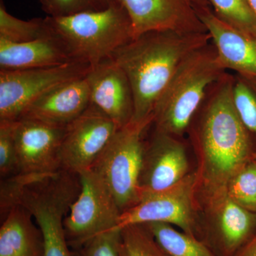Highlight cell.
I'll use <instances>...</instances> for the list:
<instances>
[{
	"label": "cell",
	"mask_w": 256,
	"mask_h": 256,
	"mask_svg": "<svg viewBox=\"0 0 256 256\" xmlns=\"http://www.w3.org/2000/svg\"><path fill=\"white\" fill-rule=\"evenodd\" d=\"M90 105L104 112L119 128L132 120L134 99L127 76L114 60H108L92 67L86 76Z\"/></svg>",
	"instance_id": "15"
},
{
	"label": "cell",
	"mask_w": 256,
	"mask_h": 256,
	"mask_svg": "<svg viewBox=\"0 0 256 256\" xmlns=\"http://www.w3.org/2000/svg\"><path fill=\"white\" fill-rule=\"evenodd\" d=\"M188 174L186 148L180 138L154 130L144 148L139 182L140 198L172 188Z\"/></svg>",
	"instance_id": "12"
},
{
	"label": "cell",
	"mask_w": 256,
	"mask_h": 256,
	"mask_svg": "<svg viewBox=\"0 0 256 256\" xmlns=\"http://www.w3.org/2000/svg\"><path fill=\"white\" fill-rule=\"evenodd\" d=\"M226 192L236 203L256 214V156L230 178Z\"/></svg>",
	"instance_id": "24"
},
{
	"label": "cell",
	"mask_w": 256,
	"mask_h": 256,
	"mask_svg": "<svg viewBox=\"0 0 256 256\" xmlns=\"http://www.w3.org/2000/svg\"><path fill=\"white\" fill-rule=\"evenodd\" d=\"M18 206L30 212L41 230L44 256H72L65 220L80 194L79 174L60 170L52 174L14 175Z\"/></svg>",
	"instance_id": "4"
},
{
	"label": "cell",
	"mask_w": 256,
	"mask_h": 256,
	"mask_svg": "<svg viewBox=\"0 0 256 256\" xmlns=\"http://www.w3.org/2000/svg\"><path fill=\"white\" fill-rule=\"evenodd\" d=\"M48 16H65L107 9L117 0H38Z\"/></svg>",
	"instance_id": "27"
},
{
	"label": "cell",
	"mask_w": 256,
	"mask_h": 256,
	"mask_svg": "<svg viewBox=\"0 0 256 256\" xmlns=\"http://www.w3.org/2000/svg\"><path fill=\"white\" fill-rule=\"evenodd\" d=\"M153 120L134 122L119 128L90 169L96 172L112 192L121 212L140 198V176L146 142L144 136Z\"/></svg>",
	"instance_id": "6"
},
{
	"label": "cell",
	"mask_w": 256,
	"mask_h": 256,
	"mask_svg": "<svg viewBox=\"0 0 256 256\" xmlns=\"http://www.w3.org/2000/svg\"><path fill=\"white\" fill-rule=\"evenodd\" d=\"M90 105V88L86 76L52 89L34 101L20 119L36 120L66 127Z\"/></svg>",
	"instance_id": "17"
},
{
	"label": "cell",
	"mask_w": 256,
	"mask_h": 256,
	"mask_svg": "<svg viewBox=\"0 0 256 256\" xmlns=\"http://www.w3.org/2000/svg\"><path fill=\"white\" fill-rule=\"evenodd\" d=\"M220 20L256 40V14L248 0H208Z\"/></svg>",
	"instance_id": "22"
},
{
	"label": "cell",
	"mask_w": 256,
	"mask_h": 256,
	"mask_svg": "<svg viewBox=\"0 0 256 256\" xmlns=\"http://www.w3.org/2000/svg\"><path fill=\"white\" fill-rule=\"evenodd\" d=\"M213 44L198 48L178 66L153 112L154 130L176 138L188 132L208 89L226 72Z\"/></svg>",
	"instance_id": "3"
},
{
	"label": "cell",
	"mask_w": 256,
	"mask_h": 256,
	"mask_svg": "<svg viewBox=\"0 0 256 256\" xmlns=\"http://www.w3.org/2000/svg\"><path fill=\"white\" fill-rule=\"evenodd\" d=\"M16 121H0V176L9 178L18 173L16 154Z\"/></svg>",
	"instance_id": "26"
},
{
	"label": "cell",
	"mask_w": 256,
	"mask_h": 256,
	"mask_svg": "<svg viewBox=\"0 0 256 256\" xmlns=\"http://www.w3.org/2000/svg\"><path fill=\"white\" fill-rule=\"evenodd\" d=\"M210 42L208 32L150 31L116 50L111 60L124 70L132 88L134 114L131 121L153 120L156 102L178 66Z\"/></svg>",
	"instance_id": "2"
},
{
	"label": "cell",
	"mask_w": 256,
	"mask_h": 256,
	"mask_svg": "<svg viewBox=\"0 0 256 256\" xmlns=\"http://www.w3.org/2000/svg\"><path fill=\"white\" fill-rule=\"evenodd\" d=\"M250 6H252V10H254V12L256 14V0H248Z\"/></svg>",
	"instance_id": "30"
},
{
	"label": "cell",
	"mask_w": 256,
	"mask_h": 256,
	"mask_svg": "<svg viewBox=\"0 0 256 256\" xmlns=\"http://www.w3.org/2000/svg\"><path fill=\"white\" fill-rule=\"evenodd\" d=\"M50 34L45 18L25 21L10 14L0 1V38L14 43L34 41Z\"/></svg>",
	"instance_id": "21"
},
{
	"label": "cell",
	"mask_w": 256,
	"mask_h": 256,
	"mask_svg": "<svg viewBox=\"0 0 256 256\" xmlns=\"http://www.w3.org/2000/svg\"><path fill=\"white\" fill-rule=\"evenodd\" d=\"M228 72L208 89L188 132L200 159L198 186L206 196L225 191L228 180L256 156L255 140L242 122Z\"/></svg>",
	"instance_id": "1"
},
{
	"label": "cell",
	"mask_w": 256,
	"mask_h": 256,
	"mask_svg": "<svg viewBox=\"0 0 256 256\" xmlns=\"http://www.w3.org/2000/svg\"><path fill=\"white\" fill-rule=\"evenodd\" d=\"M169 256H218L203 240L165 223L144 224Z\"/></svg>",
	"instance_id": "20"
},
{
	"label": "cell",
	"mask_w": 256,
	"mask_h": 256,
	"mask_svg": "<svg viewBox=\"0 0 256 256\" xmlns=\"http://www.w3.org/2000/svg\"><path fill=\"white\" fill-rule=\"evenodd\" d=\"M198 16L210 36L217 57L226 70L256 77V40L224 23L212 8L200 12Z\"/></svg>",
	"instance_id": "16"
},
{
	"label": "cell",
	"mask_w": 256,
	"mask_h": 256,
	"mask_svg": "<svg viewBox=\"0 0 256 256\" xmlns=\"http://www.w3.org/2000/svg\"><path fill=\"white\" fill-rule=\"evenodd\" d=\"M120 256H169L156 242L146 224L121 228Z\"/></svg>",
	"instance_id": "23"
},
{
	"label": "cell",
	"mask_w": 256,
	"mask_h": 256,
	"mask_svg": "<svg viewBox=\"0 0 256 256\" xmlns=\"http://www.w3.org/2000/svg\"><path fill=\"white\" fill-rule=\"evenodd\" d=\"M132 23L133 38L150 31L206 33L198 13L208 0H118Z\"/></svg>",
	"instance_id": "10"
},
{
	"label": "cell",
	"mask_w": 256,
	"mask_h": 256,
	"mask_svg": "<svg viewBox=\"0 0 256 256\" xmlns=\"http://www.w3.org/2000/svg\"><path fill=\"white\" fill-rule=\"evenodd\" d=\"M82 62L18 70H0V121H16L37 99L52 89L86 76L92 70Z\"/></svg>",
	"instance_id": "7"
},
{
	"label": "cell",
	"mask_w": 256,
	"mask_h": 256,
	"mask_svg": "<svg viewBox=\"0 0 256 256\" xmlns=\"http://www.w3.org/2000/svg\"><path fill=\"white\" fill-rule=\"evenodd\" d=\"M198 186L197 172L190 173L172 188L141 196L137 204L121 214L120 228L133 224L158 222L175 226L198 238L201 230L195 210V192Z\"/></svg>",
	"instance_id": "9"
},
{
	"label": "cell",
	"mask_w": 256,
	"mask_h": 256,
	"mask_svg": "<svg viewBox=\"0 0 256 256\" xmlns=\"http://www.w3.org/2000/svg\"><path fill=\"white\" fill-rule=\"evenodd\" d=\"M212 216L210 248L233 256L256 232V214L236 203L223 191L206 196Z\"/></svg>",
	"instance_id": "14"
},
{
	"label": "cell",
	"mask_w": 256,
	"mask_h": 256,
	"mask_svg": "<svg viewBox=\"0 0 256 256\" xmlns=\"http://www.w3.org/2000/svg\"><path fill=\"white\" fill-rule=\"evenodd\" d=\"M76 62L52 34L38 40L14 43L0 38V70L56 66Z\"/></svg>",
	"instance_id": "18"
},
{
	"label": "cell",
	"mask_w": 256,
	"mask_h": 256,
	"mask_svg": "<svg viewBox=\"0 0 256 256\" xmlns=\"http://www.w3.org/2000/svg\"><path fill=\"white\" fill-rule=\"evenodd\" d=\"M121 228L102 232L79 248V256H120Z\"/></svg>",
	"instance_id": "28"
},
{
	"label": "cell",
	"mask_w": 256,
	"mask_h": 256,
	"mask_svg": "<svg viewBox=\"0 0 256 256\" xmlns=\"http://www.w3.org/2000/svg\"><path fill=\"white\" fill-rule=\"evenodd\" d=\"M118 129L112 120L90 105L66 127L60 154L62 170L78 174L90 169Z\"/></svg>",
	"instance_id": "11"
},
{
	"label": "cell",
	"mask_w": 256,
	"mask_h": 256,
	"mask_svg": "<svg viewBox=\"0 0 256 256\" xmlns=\"http://www.w3.org/2000/svg\"><path fill=\"white\" fill-rule=\"evenodd\" d=\"M233 98L239 116L256 144V77L234 74Z\"/></svg>",
	"instance_id": "25"
},
{
	"label": "cell",
	"mask_w": 256,
	"mask_h": 256,
	"mask_svg": "<svg viewBox=\"0 0 256 256\" xmlns=\"http://www.w3.org/2000/svg\"><path fill=\"white\" fill-rule=\"evenodd\" d=\"M66 127L34 119L16 120L18 173L52 174L62 170L60 154Z\"/></svg>",
	"instance_id": "13"
},
{
	"label": "cell",
	"mask_w": 256,
	"mask_h": 256,
	"mask_svg": "<svg viewBox=\"0 0 256 256\" xmlns=\"http://www.w3.org/2000/svg\"><path fill=\"white\" fill-rule=\"evenodd\" d=\"M44 18L72 58L92 67L110 60L133 38L130 18L118 0L107 9Z\"/></svg>",
	"instance_id": "5"
},
{
	"label": "cell",
	"mask_w": 256,
	"mask_h": 256,
	"mask_svg": "<svg viewBox=\"0 0 256 256\" xmlns=\"http://www.w3.org/2000/svg\"><path fill=\"white\" fill-rule=\"evenodd\" d=\"M78 174L82 188L65 220L69 246L77 249L98 234L120 228L122 214L100 175L92 169Z\"/></svg>",
	"instance_id": "8"
},
{
	"label": "cell",
	"mask_w": 256,
	"mask_h": 256,
	"mask_svg": "<svg viewBox=\"0 0 256 256\" xmlns=\"http://www.w3.org/2000/svg\"><path fill=\"white\" fill-rule=\"evenodd\" d=\"M33 217L23 206L13 207L0 228V256H44V240Z\"/></svg>",
	"instance_id": "19"
},
{
	"label": "cell",
	"mask_w": 256,
	"mask_h": 256,
	"mask_svg": "<svg viewBox=\"0 0 256 256\" xmlns=\"http://www.w3.org/2000/svg\"><path fill=\"white\" fill-rule=\"evenodd\" d=\"M233 256H256V232Z\"/></svg>",
	"instance_id": "29"
}]
</instances>
